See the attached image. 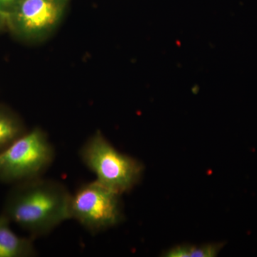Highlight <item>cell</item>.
Wrapping results in <instances>:
<instances>
[{
	"instance_id": "cell-1",
	"label": "cell",
	"mask_w": 257,
	"mask_h": 257,
	"mask_svg": "<svg viewBox=\"0 0 257 257\" xmlns=\"http://www.w3.org/2000/svg\"><path fill=\"white\" fill-rule=\"evenodd\" d=\"M71 198L63 184L37 177L14 184L5 199L3 214L32 238L40 237L70 220Z\"/></svg>"
},
{
	"instance_id": "cell-2",
	"label": "cell",
	"mask_w": 257,
	"mask_h": 257,
	"mask_svg": "<svg viewBox=\"0 0 257 257\" xmlns=\"http://www.w3.org/2000/svg\"><path fill=\"white\" fill-rule=\"evenodd\" d=\"M79 157L96 181L121 195L138 185L145 170L142 162L116 150L99 130L81 147Z\"/></svg>"
},
{
	"instance_id": "cell-3",
	"label": "cell",
	"mask_w": 257,
	"mask_h": 257,
	"mask_svg": "<svg viewBox=\"0 0 257 257\" xmlns=\"http://www.w3.org/2000/svg\"><path fill=\"white\" fill-rule=\"evenodd\" d=\"M55 158L47 133L33 128L0 152V182L15 184L41 177Z\"/></svg>"
},
{
	"instance_id": "cell-4",
	"label": "cell",
	"mask_w": 257,
	"mask_h": 257,
	"mask_svg": "<svg viewBox=\"0 0 257 257\" xmlns=\"http://www.w3.org/2000/svg\"><path fill=\"white\" fill-rule=\"evenodd\" d=\"M70 216L92 234L114 227L123 219L121 194L96 179L84 184L72 194Z\"/></svg>"
},
{
	"instance_id": "cell-5",
	"label": "cell",
	"mask_w": 257,
	"mask_h": 257,
	"mask_svg": "<svg viewBox=\"0 0 257 257\" xmlns=\"http://www.w3.org/2000/svg\"><path fill=\"white\" fill-rule=\"evenodd\" d=\"M70 0H19L8 27L19 38L42 42L60 25Z\"/></svg>"
},
{
	"instance_id": "cell-6",
	"label": "cell",
	"mask_w": 257,
	"mask_h": 257,
	"mask_svg": "<svg viewBox=\"0 0 257 257\" xmlns=\"http://www.w3.org/2000/svg\"><path fill=\"white\" fill-rule=\"evenodd\" d=\"M10 221L0 214V257H35L37 255L33 238L15 234Z\"/></svg>"
},
{
	"instance_id": "cell-7",
	"label": "cell",
	"mask_w": 257,
	"mask_h": 257,
	"mask_svg": "<svg viewBox=\"0 0 257 257\" xmlns=\"http://www.w3.org/2000/svg\"><path fill=\"white\" fill-rule=\"evenodd\" d=\"M22 119L5 106H0V152L27 133Z\"/></svg>"
},
{
	"instance_id": "cell-8",
	"label": "cell",
	"mask_w": 257,
	"mask_h": 257,
	"mask_svg": "<svg viewBox=\"0 0 257 257\" xmlns=\"http://www.w3.org/2000/svg\"><path fill=\"white\" fill-rule=\"evenodd\" d=\"M222 245L209 243L203 245H179L171 248L165 256L169 257H214L217 256Z\"/></svg>"
},
{
	"instance_id": "cell-9",
	"label": "cell",
	"mask_w": 257,
	"mask_h": 257,
	"mask_svg": "<svg viewBox=\"0 0 257 257\" xmlns=\"http://www.w3.org/2000/svg\"><path fill=\"white\" fill-rule=\"evenodd\" d=\"M18 1L19 0H0V11L8 18L18 4Z\"/></svg>"
},
{
	"instance_id": "cell-10",
	"label": "cell",
	"mask_w": 257,
	"mask_h": 257,
	"mask_svg": "<svg viewBox=\"0 0 257 257\" xmlns=\"http://www.w3.org/2000/svg\"><path fill=\"white\" fill-rule=\"evenodd\" d=\"M5 27H8V18L0 11V30H3Z\"/></svg>"
}]
</instances>
